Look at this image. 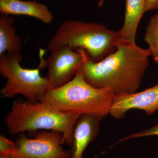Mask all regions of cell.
<instances>
[{"label":"cell","mask_w":158,"mask_h":158,"mask_svg":"<svg viewBox=\"0 0 158 158\" xmlns=\"http://www.w3.org/2000/svg\"><path fill=\"white\" fill-rule=\"evenodd\" d=\"M82 50L83 61L78 72L92 87L110 89L115 95L136 92L151 56L148 48L119 40L116 51L99 62H94Z\"/></svg>","instance_id":"cell-1"},{"label":"cell","mask_w":158,"mask_h":158,"mask_svg":"<svg viewBox=\"0 0 158 158\" xmlns=\"http://www.w3.org/2000/svg\"><path fill=\"white\" fill-rule=\"evenodd\" d=\"M79 116L58 111L46 103L19 99L13 102L5 119L8 131L14 135L40 130L57 131L64 135V144L71 148L73 131Z\"/></svg>","instance_id":"cell-2"},{"label":"cell","mask_w":158,"mask_h":158,"mask_svg":"<svg viewBox=\"0 0 158 158\" xmlns=\"http://www.w3.org/2000/svg\"><path fill=\"white\" fill-rule=\"evenodd\" d=\"M114 95L110 89L92 87L78 72L65 85L47 90L40 101L63 113L90 114L103 118L110 113Z\"/></svg>","instance_id":"cell-3"},{"label":"cell","mask_w":158,"mask_h":158,"mask_svg":"<svg viewBox=\"0 0 158 158\" xmlns=\"http://www.w3.org/2000/svg\"><path fill=\"white\" fill-rule=\"evenodd\" d=\"M119 38L118 31L110 30L102 24L66 20L51 37L46 50L51 52L68 45L83 49L91 60L98 62L116 51Z\"/></svg>","instance_id":"cell-4"},{"label":"cell","mask_w":158,"mask_h":158,"mask_svg":"<svg viewBox=\"0 0 158 158\" xmlns=\"http://www.w3.org/2000/svg\"><path fill=\"white\" fill-rule=\"evenodd\" d=\"M23 59L21 53L0 55V73L7 79L1 93L7 98L19 94L29 101L39 102L50 89L47 79L41 76L39 67L34 69L23 68L20 64Z\"/></svg>","instance_id":"cell-5"},{"label":"cell","mask_w":158,"mask_h":158,"mask_svg":"<svg viewBox=\"0 0 158 158\" xmlns=\"http://www.w3.org/2000/svg\"><path fill=\"white\" fill-rule=\"evenodd\" d=\"M29 138L19 133L15 140L17 148L7 156L10 158H71V149L65 150L64 135L57 131L40 130Z\"/></svg>","instance_id":"cell-6"},{"label":"cell","mask_w":158,"mask_h":158,"mask_svg":"<svg viewBox=\"0 0 158 158\" xmlns=\"http://www.w3.org/2000/svg\"><path fill=\"white\" fill-rule=\"evenodd\" d=\"M83 61L82 49L68 45L59 47L51 52L47 60H41L40 63L48 69L45 77L50 89L59 88L73 79Z\"/></svg>","instance_id":"cell-7"},{"label":"cell","mask_w":158,"mask_h":158,"mask_svg":"<svg viewBox=\"0 0 158 158\" xmlns=\"http://www.w3.org/2000/svg\"><path fill=\"white\" fill-rule=\"evenodd\" d=\"M133 109L144 110L148 115L158 110V83L141 92L114 95L109 114L114 118L121 119Z\"/></svg>","instance_id":"cell-8"},{"label":"cell","mask_w":158,"mask_h":158,"mask_svg":"<svg viewBox=\"0 0 158 158\" xmlns=\"http://www.w3.org/2000/svg\"><path fill=\"white\" fill-rule=\"evenodd\" d=\"M102 119L99 116L90 114L79 116L74 128L71 158H82L86 148L96 138Z\"/></svg>","instance_id":"cell-9"},{"label":"cell","mask_w":158,"mask_h":158,"mask_svg":"<svg viewBox=\"0 0 158 158\" xmlns=\"http://www.w3.org/2000/svg\"><path fill=\"white\" fill-rule=\"evenodd\" d=\"M0 13L2 15H27L46 24L51 23L54 19L48 7L36 0H0Z\"/></svg>","instance_id":"cell-10"},{"label":"cell","mask_w":158,"mask_h":158,"mask_svg":"<svg viewBox=\"0 0 158 158\" xmlns=\"http://www.w3.org/2000/svg\"><path fill=\"white\" fill-rule=\"evenodd\" d=\"M146 0H126L123 26L118 31L121 41L135 44L138 25L144 12Z\"/></svg>","instance_id":"cell-11"},{"label":"cell","mask_w":158,"mask_h":158,"mask_svg":"<svg viewBox=\"0 0 158 158\" xmlns=\"http://www.w3.org/2000/svg\"><path fill=\"white\" fill-rule=\"evenodd\" d=\"M14 18L2 15L0 18V55L21 53L22 40L16 35Z\"/></svg>","instance_id":"cell-12"},{"label":"cell","mask_w":158,"mask_h":158,"mask_svg":"<svg viewBox=\"0 0 158 158\" xmlns=\"http://www.w3.org/2000/svg\"><path fill=\"white\" fill-rule=\"evenodd\" d=\"M153 60L158 64V13L151 17L144 36Z\"/></svg>","instance_id":"cell-13"},{"label":"cell","mask_w":158,"mask_h":158,"mask_svg":"<svg viewBox=\"0 0 158 158\" xmlns=\"http://www.w3.org/2000/svg\"><path fill=\"white\" fill-rule=\"evenodd\" d=\"M15 142L9 140L3 135H0V155L7 156L9 152L16 149Z\"/></svg>","instance_id":"cell-14"},{"label":"cell","mask_w":158,"mask_h":158,"mask_svg":"<svg viewBox=\"0 0 158 158\" xmlns=\"http://www.w3.org/2000/svg\"><path fill=\"white\" fill-rule=\"evenodd\" d=\"M149 136H158V123L147 130L132 134L126 138H123L119 140L118 142L126 141L131 138H141Z\"/></svg>","instance_id":"cell-15"},{"label":"cell","mask_w":158,"mask_h":158,"mask_svg":"<svg viewBox=\"0 0 158 158\" xmlns=\"http://www.w3.org/2000/svg\"><path fill=\"white\" fill-rule=\"evenodd\" d=\"M158 9V0H146L144 12Z\"/></svg>","instance_id":"cell-16"},{"label":"cell","mask_w":158,"mask_h":158,"mask_svg":"<svg viewBox=\"0 0 158 158\" xmlns=\"http://www.w3.org/2000/svg\"><path fill=\"white\" fill-rule=\"evenodd\" d=\"M105 0H100L98 2L99 4L100 5H101V6H102Z\"/></svg>","instance_id":"cell-17"},{"label":"cell","mask_w":158,"mask_h":158,"mask_svg":"<svg viewBox=\"0 0 158 158\" xmlns=\"http://www.w3.org/2000/svg\"><path fill=\"white\" fill-rule=\"evenodd\" d=\"M0 158H10L9 156L0 155Z\"/></svg>","instance_id":"cell-18"}]
</instances>
